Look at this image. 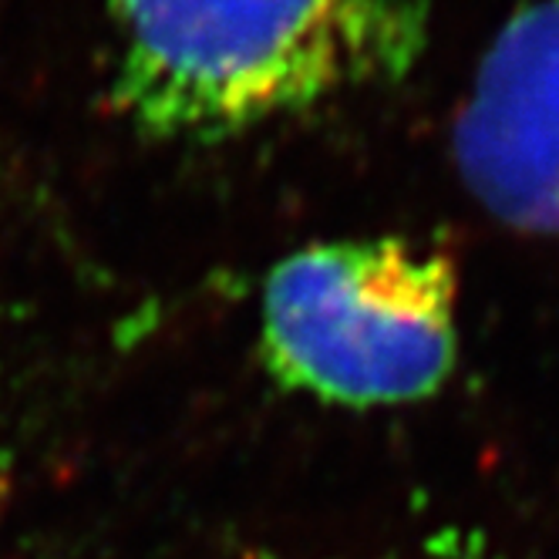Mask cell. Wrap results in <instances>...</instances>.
Here are the masks:
<instances>
[{
    "label": "cell",
    "mask_w": 559,
    "mask_h": 559,
    "mask_svg": "<svg viewBox=\"0 0 559 559\" xmlns=\"http://www.w3.org/2000/svg\"><path fill=\"white\" fill-rule=\"evenodd\" d=\"M115 102L155 139L216 142L397 74L408 0H108Z\"/></svg>",
    "instance_id": "cell-1"
},
{
    "label": "cell",
    "mask_w": 559,
    "mask_h": 559,
    "mask_svg": "<svg viewBox=\"0 0 559 559\" xmlns=\"http://www.w3.org/2000/svg\"><path fill=\"white\" fill-rule=\"evenodd\" d=\"M459 280L408 239H337L280 260L260 297L276 384L341 408L425 402L455 368Z\"/></svg>",
    "instance_id": "cell-2"
},
{
    "label": "cell",
    "mask_w": 559,
    "mask_h": 559,
    "mask_svg": "<svg viewBox=\"0 0 559 559\" xmlns=\"http://www.w3.org/2000/svg\"><path fill=\"white\" fill-rule=\"evenodd\" d=\"M452 148L478 206L512 229L559 236V0H523L499 27Z\"/></svg>",
    "instance_id": "cell-3"
},
{
    "label": "cell",
    "mask_w": 559,
    "mask_h": 559,
    "mask_svg": "<svg viewBox=\"0 0 559 559\" xmlns=\"http://www.w3.org/2000/svg\"><path fill=\"white\" fill-rule=\"evenodd\" d=\"M384 559H502L486 546L478 533H442L428 539L412 556H384Z\"/></svg>",
    "instance_id": "cell-4"
}]
</instances>
